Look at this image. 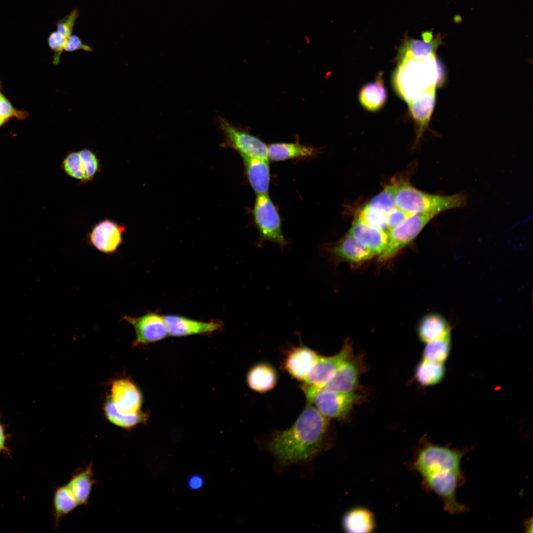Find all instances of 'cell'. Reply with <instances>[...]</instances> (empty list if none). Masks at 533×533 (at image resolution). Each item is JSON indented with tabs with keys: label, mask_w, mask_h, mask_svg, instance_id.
Masks as SVG:
<instances>
[{
	"label": "cell",
	"mask_w": 533,
	"mask_h": 533,
	"mask_svg": "<svg viewBox=\"0 0 533 533\" xmlns=\"http://www.w3.org/2000/svg\"><path fill=\"white\" fill-rule=\"evenodd\" d=\"M92 461L84 467H78L71 475L67 484L79 506H86L91 491L97 481L93 478Z\"/></svg>",
	"instance_id": "20"
},
{
	"label": "cell",
	"mask_w": 533,
	"mask_h": 533,
	"mask_svg": "<svg viewBox=\"0 0 533 533\" xmlns=\"http://www.w3.org/2000/svg\"><path fill=\"white\" fill-rule=\"evenodd\" d=\"M109 398L117 409L123 414H134L141 411L142 394L129 379L114 380L111 383Z\"/></svg>",
	"instance_id": "14"
},
{
	"label": "cell",
	"mask_w": 533,
	"mask_h": 533,
	"mask_svg": "<svg viewBox=\"0 0 533 533\" xmlns=\"http://www.w3.org/2000/svg\"><path fill=\"white\" fill-rule=\"evenodd\" d=\"M277 381L278 374L275 368L265 362L254 364L246 376L249 387L259 393H266L272 390L276 386Z\"/></svg>",
	"instance_id": "21"
},
{
	"label": "cell",
	"mask_w": 533,
	"mask_h": 533,
	"mask_svg": "<svg viewBox=\"0 0 533 533\" xmlns=\"http://www.w3.org/2000/svg\"><path fill=\"white\" fill-rule=\"evenodd\" d=\"M61 169L69 177L86 183V175L83 162L78 151L69 152L61 164Z\"/></svg>",
	"instance_id": "31"
},
{
	"label": "cell",
	"mask_w": 533,
	"mask_h": 533,
	"mask_svg": "<svg viewBox=\"0 0 533 533\" xmlns=\"http://www.w3.org/2000/svg\"><path fill=\"white\" fill-rule=\"evenodd\" d=\"M252 213L258 231L257 247L262 248L263 243L267 241L279 245L283 250L288 241L282 232L278 210L268 193L257 194Z\"/></svg>",
	"instance_id": "5"
},
{
	"label": "cell",
	"mask_w": 533,
	"mask_h": 533,
	"mask_svg": "<svg viewBox=\"0 0 533 533\" xmlns=\"http://www.w3.org/2000/svg\"><path fill=\"white\" fill-rule=\"evenodd\" d=\"M422 39L406 38L402 41L398 50V60L405 57L424 58L436 56V52L441 44L442 38L437 37L435 38L431 32L423 33Z\"/></svg>",
	"instance_id": "18"
},
{
	"label": "cell",
	"mask_w": 533,
	"mask_h": 533,
	"mask_svg": "<svg viewBox=\"0 0 533 533\" xmlns=\"http://www.w3.org/2000/svg\"><path fill=\"white\" fill-rule=\"evenodd\" d=\"M318 150L315 147L299 143H274L268 146V157L273 161L292 158L311 157Z\"/></svg>",
	"instance_id": "25"
},
{
	"label": "cell",
	"mask_w": 533,
	"mask_h": 533,
	"mask_svg": "<svg viewBox=\"0 0 533 533\" xmlns=\"http://www.w3.org/2000/svg\"><path fill=\"white\" fill-rule=\"evenodd\" d=\"M435 217L428 214H414L400 225L387 231L386 246L379 255V261L386 262L393 258L417 237L425 226Z\"/></svg>",
	"instance_id": "7"
},
{
	"label": "cell",
	"mask_w": 533,
	"mask_h": 533,
	"mask_svg": "<svg viewBox=\"0 0 533 533\" xmlns=\"http://www.w3.org/2000/svg\"><path fill=\"white\" fill-rule=\"evenodd\" d=\"M365 355L353 353L338 370L332 380L323 388L340 392H368L360 382L367 371Z\"/></svg>",
	"instance_id": "8"
},
{
	"label": "cell",
	"mask_w": 533,
	"mask_h": 533,
	"mask_svg": "<svg viewBox=\"0 0 533 533\" xmlns=\"http://www.w3.org/2000/svg\"><path fill=\"white\" fill-rule=\"evenodd\" d=\"M8 120L0 117V128L7 122Z\"/></svg>",
	"instance_id": "40"
},
{
	"label": "cell",
	"mask_w": 533,
	"mask_h": 533,
	"mask_svg": "<svg viewBox=\"0 0 533 533\" xmlns=\"http://www.w3.org/2000/svg\"><path fill=\"white\" fill-rule=\"evenodd\" d=\"M302 389L307 402L328 419H347L354 407L366 401L359 392H340L319 388L303 383Z\"/></svg>",
	"instance_id": "4"
},
{
	"label": "cell",
	"mask_w": 533,
	"mask_h": 533,
	"mask_svg": "<svg viewBox=\"0 0 533 533\" xmlns=\"http://www.w3.org/2000/svg\"><path fill=\"white\" fill-rule=\"evenodd\" d=\"M382 76V73H380L375 80L365 84L360 90L359 102L368 111H377L381 108L386 101L387 92Z\"/></svg>",
	"instance_id": "24"
},
{
	"label": "cell",
	"mask_w": 533,
	"mask_h": 533,
	"mask_svg": "<svg viewBox=\"0 0 533 533\" xmlns=\"http://www.w3.org/2000/svg\"><path fill=\"white\" fill-rule=\"evenodd\" d=\"M67 38V37L58 31H53L48 37V46L54 52L53 63L55 65H58L60 62V56L64 50Z\"/></svg>",
	"instance_id": "35"
},
{
	"label": "cell",
	"mask_w": 533,
	"mask_h": 533,
	"mask_svg": "<svg viewBox=\"0 0 533 533\" xmlns=\"http://www.w3.org/2000/svg\"><path fill=\"white\" fill-rule=\"evenodd\" d=\"M79 506L67 484L56 487L53 498L54 525L57 528L60 520Z\"/></svg>",
	"instance_id": "27"
},
{
	"label": "cell",
	"mask_w": 533,
	"mask_h": 533,
	"mask_svg": "<svg viewBox=\"0 0 533 533\" xmlns=\"http://www.w3.org/2000/svg\"><path fill=\"white\" fill-rule=\"evenodd\" d=\"M104 414L107 419L113 424L124 430H131L140 424H146L148 414L141 411L134 414H125L120 412L110 398L103 407Z\"/></svg>",
	"instance_id": "26"
},
{
	"label": "cell",
	"mask_w": 533,
	"mask_h": 533,
	"mask_svg": "<svg viewBox=\"0 0 533 533\" xmlns=\"http://www.w3.org/2000/svg\"><path fill=\"white\" fill-rule=\"evenodd\" d=\"M397 61L393 83L398 94L407 103L425 89L437 84L438 70L436 56L405 57Z\"/></svg>",
	"instance_id": "2"
},
{
	"label": "cell",
	"mask_w": 533,
	"mask_h": 533,
	"mask_svg": "<svg viewBox=\"0 0 533 533\" xmlns=\"http://www.w3.org/2000/svg\"><path fill=\"white\" fill-rule=\"evenodd\" d=\"M321 252L324 257L335 264L343 261L352 265H360L375 256L348 233L335 244L323 245Z\"/></svg>",
	"instance_id": "10"
},
{
	"label": "cell",
	"mask_w": 533,
	"mask_h": 533,
	"mask_svg": "<svg viewBox=\"0 0 533 533\" xmlns=\"http://www.w3.org/2000/svg\"><path fill=\"white\" fill-rule=\"evenodd\" d=\"M78 50H82L88 52L93 51L92 47L84 43L78 36L72 34L67 38L64 50L68 52H72Z\"/></svg>",
	"instance_id": "38"
},
{
	"label": "cell",
	"mask_w": 533,
	"mask_h": 533,
	"mask_svg": "<svg viewBox=\"0 0 533 533\" xmlns=\"http://www.w3.org/2000/svg\"><path fill=\"white\" fill-rule=\"evenodd\" d=\"M329 424V419L307 402L293 424L276 432L266 448L282 464L306 460L321 450Z\"/></svg>",
	"instance_id": "1"
},
{
	"label": "cell",
	"mask_w": 533,
	"mask_h": 533,
	"mask_svg": "<svg viewBox=\"0 0 533 533\" xmlns=\"http://www.w3.org/2000/svg\"><path fill=\"white\" fill-rule=\"evenodd\" d=\"M319 356L315 351L302 343L292 347L287 352L283 367L292 378L304 381Z\"/></svg>",
	"instance_id": "15"
},
{
	"label": "cell",
	"mask_w": 533,
	"mask_h": 533,
	"mask_svg": "<svg viewBox=\"0 0 533 533\" xmlns=\"http://www.w3.org/2000/svg\"><path fill=\"white\" fill-rule=\"evenodd\" d=\"M123 319L134 328V346L155 343L169 335L163 315L157 312H150L139 317L127 315Z\"/></svg>",
	"instance_id": "11"
},
{
	"label": "cell",
	"mask_w": 533,
	"mask_h": 533,
	"mask_svg": "<svg viewBox=\"0 0 533 533\" xmlns=\"http://www.w3.org/2000/svg\"><path fill=\"white\" fill-rule=\"evenodd\" d=\"M396 188V181L386 185L381 192L366 205L373 210L387 215L396 207L395 201Z\"/></svg>",
	"instance_id": "30"
},
{
	"label": "cell",
	"mask_w": 533,
	"mask_h": 533,
	"mask_svg": "<svg viewBox=\"0 0 533 533\" xmlns=\"http://www.w3.org/2000/svg\"><path fill=\"white\" fill-rule=\"evenodd\" d=\"M218 124L224 136L221 147L232 149L241 156L268 159V146L252 134L248 127L235 125L221 115L218 117Z\"/></svg>",
	"instance_id": "6"
},
{
	"label": "cell",
	"mask_w": 533,
	"mask_h": 533,
	"mask_svg": "<svg viewBox=\"0 0 533 533\" xmlns=\"http://www.w3.org/2000/svg\"><path fill=\"white\" fill-rule=\"evenodd\" d=\"M80 14L79 10L74 8L63 18L59 19L55 22L57 31L67 38L72 35L75 23Z\"/></svg>",
	"instance_id": "36"
},
{
	"label": "cell",
	"mask_w": 533,
	"mask_h": 533,
	"mask_svg": "<svg viewBox=\"0 0 533 533\" xmlns=\"http://www.w3.org/2000/svg\"><path fill=\"white\" fill-rule=\"evenodd\" d=\"M451 348V333L426 343L422 359L444 363L449 356Z\"/></svg>",
	"instance_id": "29"
},
{
	"label": "cell",
	"mask_w": 533,
	"mask_h": 533,
	"mask_svg": "<svg viewBox=\"0 0 533 533\" xmlns=\"http://www.w3.org/2000/svg\"><path fill=\"white\" fill-rule=\"evenodd\" d=\"M451 332L446 319L437 313H429L419 321L417 333L419 340L424 343L441 338Z\"/></svg>",
	"instance_id": "22"
},
{
	"label": "cell",
	"mask_w": 533,
	"mask_h": 533,
	"mask_svg": "<svg viewBox=\"0 0 533 533\" xmlns=\"http://www.w3.org/2000/svg\"><path fill=\"white\" fill-rule=\"evenodd\" d=\"M0 84V117L8 120L10 118L24 119L27 117V111L15 109L2 93Z\"/></svg>",
	"instance_id": "34"
},
{
	"label": "cell",
	"mask_w": 533,
	"mask_h": 533,
	"mask_svg": "<svg viewBox=\"0 0 533 533\" xmlns=\"http://www.w3.org/2000/svg\"><path fill=\"white\" fill-rule=\"evenodd\" d=\"M413 214L396 207L386 215L389 229L400 225Z\"/></svg>",
	"instance_id": "37"
},
{
	"label": "cell",
	"mask_w": 533,
	"mask_h": 533,
	"mask_svg": "<svg viewBox=\"0 0 533 533\" xmlns=\"http://www.w3.org/2000/svg\"><path fill=\"white\" fill-rule=\"evenodd\" d=\"M445 373L443 363L422 359L415 368L414 377L420 385L426 387L440 382Z\"/></svg>",
	"instance_id": "28"
},
{
	"label": "cell",
	"mask_w": 533,
	"mask_h": 533,
	"mask_svg": "<svg viewBox=\"0 0 533 533\" xmlns=\"http://www.w3.org/2000/svg\"><path fill=\"white\" fill-rule=\"evenodd\" d=\"M348 233L375 256L382 253L387 243V232L367 225L356 218Z\"/></svg>",
	"instance_id": "17"
},
{
	"label": "cell",
	"mask_w": 533,
	"mask_h": 533,
	"mask_svg": "<svg viewBox=\"0 0 533 533\" xmlns=\"http://www.w3.org/2000/svg\"><path fill=\"white\" fill-rule=\"evenodd\" d=\"M396 207L412 214L434 216L445 211L463 208L467 203L464 193L440 195L426 193L405 181H396L395 193Z\"/></svg>",
	"instance_id": "3"
},
{
	"label": "cell",
	"mask_w": 533,
	"mask_h": 533,
	"mask_svg": "<svg viewBox=\"0 0 533 533\" xmlns=\"http://www.w3.org/2000/svg\"><path fill=\"white\" fill-rule=\"evenodd\" d=\"M342 526L343 530L349 533H371L376 527L375 516L368 509L356 507L344 514Z\"/></svg>",
	"instance_id": "23"
},
{
	"label": "cell",
	"mask_w": 533,
	"mask_h": 533,
	"mask_svg": "<svg viewBox=\"0 0 533 533\" xmlns=\"http://www.w3.org/2000/svg\"><path fill=\"white\" fill-rule=\"evenodd\" d=\"M79 152L86 175V183L94 179L101 170V162L96 153L87 148Z\"/></svg>",
	"instance_id": "33"
},
{
	"label": "cell",
	"mask_w": 533,
	"mask_h": 533,
	"mask_svg": "<svg viewBox=\"0 0 533 533\" xmlns=\"http://www.w3.org/2000/svg\"><path fill=\"white\" fill-rule=\"evenodd\" d=\"M189 486L193 490L200 489L204 483L203 479L199 475H193L189 480Z\"/></svg>",
	"instance_id": "39"
},
{
	"label": "cell",
	"mask_w": 533,
	"mask_h": 533,
	"mask_svg": "<svg viewBox=\"0 0 533 533\" xmlns=\"http://www.w3.org/2000/svg\"><path fill=\"white\" fill-rule=\"evenodd\" d=\"M163 317L168 334L173 337L208 335L220 331L223 326L221 321L217 320L201 321L176 314H167Z\"/></svg>",
	"instance_id": "13"
},
{
	"label": "cell",
	"mask_w": 533,
	"mask_h": 533,
	"mask_svg": "<svg viewBox=\"0 0 533 533\" xmlns=\"http://www.w3.org/2000/svg\"><path fill=\"white\" fill-rule=\"evenodd\" d=\"M353 353L351 340L347 338L340 350L330 356L319 355L307 375L304 383L319 388L324 387L333 378L338 370Z\"/></svg>",
	"instance_id": "9"
},
{
	"label": "cell",
	"mask_w": 533,
	"mask_h": 533,
	"mask_svg": "<svg viewBox=\"0 0 533 533\" xmlns=\"http://www.w3.org/2000/svg\"><path fill=\"white\" fill-rule=\"evenodd\" d=\"M248 181L257 194L268 193L270 183L268 159L241 156Z\"/></svg>",
	"instance_id": "19"
},
{
	"label": "cell",
	"mask_w": 533,
	"mask_h": 533,
	"mask_svg": "<svg viewBox=\"0 0 533 533\" xmlns=\"http://www.w3.org/2000/svg\"><path fill=\"white\" fill-rule=\"evenodd\" d=\"M356 219L367 225L386 232L389 230L386 215L369 208L366 205L360 210Z\"/></svg>",
	"instance_id": "32"
},
{
	"label": "cell",
	"mask_w": 533,
	"mask_h": 533,
	"mask_svg": "<svg viewBox=\"0 0 533 533\" xmlns=\"http://www.w3.org/2000/svg\"><path fill=\"white\" fill-rule=\"evenodd\" d=\"M436 85L434 84L425 89L408 103L410 112L418 127L417 141L425 131L430 120L435 103Z\"/></svg>",
	"instance_id": "16"
},
{
	"label": "cell",
	"mask_w": 533,
	"mask_h": 533,
	"mask_svg": "<svg viewBox=\"0 0 533 533\" xmlns=\"http://www.w3.org/2000/svg\"><path fill=\"white\" fill-rule=\"evenodd\" d=\"M126 228L125 225L106 218L92 228L87 234V241L101 252L114 253L123 243Z\"/></svg>",
	"instance_id": "12"
}]
</instances>
